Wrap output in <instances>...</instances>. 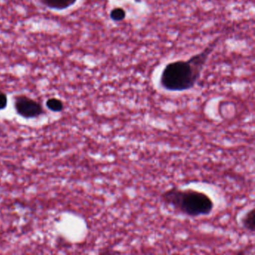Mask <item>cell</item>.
Listing matches in <instances>:
<instances>
[{"label":"cell","instance_id":"6da1fadb","mask_svg":"<svg viewBox=\"0 0 255 255\" xmlns=\"http://www.w3.org/2000/svg\"><path fill=\"white\" fill-rule=\"evenodd\" d=\"M218 40L219 38L189 60L177 61L167 65L161 74V86L170 92H183L192 89L199 80L201 71L214 50Z\"/></svg>","mask_w":255,"mask_h":255},{"label":"cell","instance_id":"7a4b0ae2","mask_svg":"<svg viewBox=\"0 0 255 255\" xmlns=\"http://www.w3.org/2000/svg\"><path fill=\"white\" fill-rule=\"evenodd\" d=\"M161 199L175 211L189 217L207 216L214 207L207 194L191 189L171 188L162 194Z\"/></svg>","mask_w":255,"mask_h":255},{"label":"cell","instance_id":"3957f363","mask_svg":"<svg viewBox=\"0 0 255 255\" xmlns=\"http://www.w3.org/2000/svg\"><path fill=\"white\" fill-rule=\"evenodd\" d=\"M14 106L17 114L23 119H36L46 113L40 103L26 95L16 96L14 98Z\"/></svg>","mask_w":255,"mask_h":255},{"label":"cell","instance_id":"277c9868","mask_svg":"<svg viewBox=\"0 0 255 255\" xmlns=\"http://www.w3.org/2000/svg\"><path fill=\"white\" fill-rule=\"evenodd\" d=\"M77 0H39L40 3L49 9L63 11L73 6Z\"/></svg>","mask_w":255,"mask_h":255},{"label":"cell","instance_id":"5b68a950","mask_svg":"<svg viewBox=\"0 0 255 255\" xmlns=\"http://www.w3.org/2000/svg\"><path fill=\"white\" fill-rule=\"evenodd\" d=\"M243 227L245 229L247 230L249 232L254 233L255 231V209L252 208L249 210L244 217L243 220Z\"/></svg>","mask_w":255,"mask_h":255},{"label":"cell","instance_id":"8992f818","mask_svg":"<svg viewBox=\"0 0 255 255\" xmlns=\"http://www.w3.org/2000/svg\"><path fill=\"white\" fill-rule=\"evenodd\" d=\"M46 107L49 110L53 113H61L63 111L64 106L63 102L58 98H52L47 100L46 102Z\"/></svg>","mask_w":255,"mask_h":255},{"label":"cell","instance_id":"52a82bcc","mask_svg":"<svg viewBox=\"0 0 255 255\" xmlns=\"http://www.w3.org/2000/svg\"><path fill=\"white\" fill-rule=\"evenodd\" d=\"M126 17V11L122 8H116L110 12V18L113 21L120 22Z\"/></svg>","mask_w":255,"mask_h":255},{"label":"cell","instance_id":"ba28073f","mask_svg":"<svg viewBox=\"0 0 255 255\" xmlns=\"http://www.w3.org/2000/svg\"><path fill=\"white\" fill-rule=\"evenodd\" d=\"M8 104V98L4 92H0V110H5Z\"/></svg>","mask_w":255,"mask_h":255},{"label":"cell","instance_id":"9c48e42d","mask_svg":"<svg viewBox=\"0 0 255 255\" xmlns=\"http://www.w3.org/2000/svg\"><path fill=\"white\" fill-rule=\"evenodd\" d=\"M5 136V129H4L3 126L2 124L0 123V137Z\"/></svg>","mask_w":255,"mask_h":255}]
</instances>
